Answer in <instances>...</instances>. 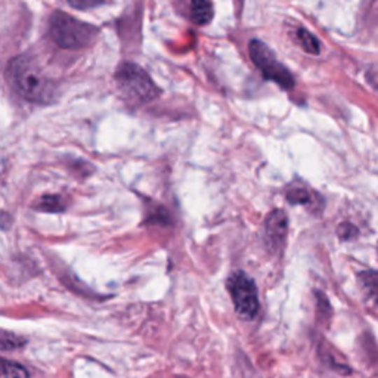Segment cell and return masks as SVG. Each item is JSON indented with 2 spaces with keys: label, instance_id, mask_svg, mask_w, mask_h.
<instances>
[{
  "label": "cell",
  "instance_id": "cell-1",
  "mask_svg": "<svg viewBox=\"0 0 378 378\" xmlns=\"http://www.w3.org/2000/svg\"><path fill=\"white\" fill-rule=\"evenodd\" d=\"M10 83L22 98L30 102H49L53 88L48 77L30 57H17L9 62Z\"/></svg>",
  "mask_w": 378,
  "mask_h": 378
},
{
  "label": "cell",
  "instance_id": "cell-2",
  "mask_svg": "<svg viewBox=\"0 0 378 378\" xmlns=\"http://www.w3.org/2000/svg\"><path fill=\"white\" fill-rule=\"evenodd\" d=\"M97 34V27L78 21L65 12H55L49 21L50 38L65 50H80L90 46Z\"/></svg>",
  "mask_w": 378,
  "mask_h": 378
},
{
  "label": "cell",
  "instance_id": "cell-3",
  "mask_svg": "<svg viewBox=\"0 0 378 378\" xmlns=\"http://www.w3.org/2000/svg\"><path fill=\"white\" fill-rule=\"evenodd\" d=\"M115 83L121 94L130 102L146 104L158 98L160 89L151 77L136 64H123L115 71Z\"/></svg>",
  "mask_w": 378,
  "mask_h": 378
},
{
  "label": "cell",
  "instance_id": "cell-4",
  "mask_svg": "<svg viewBox=\"0 0 378 378\" xmlns=\"http://www.w3.org/2000/svg\"><path fill=\"white\" fill-rule=\"evenodd\" d=\"M250 58L255 64V66L262 71L263 77L267 80H272L282 89H293L294 88V78L291 73L275 57V53L269 49L260 40H251L248 43Z\"/></svg>",
  "mask_w": 378,
  "mask_h": 378
},
{
  "label": "cell",
  "instance_id": "cell-5",
  "mask_svg": "<svg viewBox=\"0 0 378 378\" xmlns=\"http://www.w3.org/2000/svg\"><path fill=\"white\" fill-rule=\"evenodd\" d=\"M227 291L231 294L235 310L244 319H251L259 312V297L254 281L244 272H235L227 279Z\"/></svg>",
  "mask_w": 378,
  "mask_h": 378
},
{
  "label": "cell",
  "instance_id": "cell-6",
  "mask_svg": "<svg viewBox=\"0 0 378 378\" xmlns=\"http://www.w3.org/2000/svg\"><path fill=\"white\" fill-rule=\"evenodd\" d=\"M265 231L269 247L272 250H278L279 247H282L288 231L287 214L282 210H274L272 213H269L265 223Z\"/></svg>",
  "mask_w": 378,
  "mask_h": 378
},
{
  "label": "cell",
  "instance_id": "cell-7",
  "mask_svg": "<svg viewBox=\"0 0 378 378\" xmlns=\"http://www.w3.org/2000/svg\"><path fill=\"white\" fill-rule=\"evenodd\" d=\"M213 13L210 0H191V20L197 25H207L213 20Z\"/></svg>",
  "mask_w": 378,
  "mask_h": 378
},
{
  "label": "cell",
  "instance_id": "cell-8",
  "mask_svg": "<svg viewBox=\"0 0 378 378\" xmlns=\"http://www.w3.org/2000/svg\"><path fill=\"white\" fill-rule=\"evenodd\" d=\"M360 287L368 299L378 306V272L377 271H365L358 275Z\"/></svg>",
  "mask_w": 378,
  "mask_h": 378
},
{
  "label": "cell",
  "instance_id": "cell-9",
  "mask_svg": "<svg viewBox=\"0 0 378 378\" xmlns=\"http://www.w3.org/2000/svg\"><path fill=\"white\" fill-rule=\"evenodd\" d=\"M297 37H299L303 49L307 53H310V55H319V53H321V45L318 42V38L312 33H309L304 29H300L299 31H297Z\"/></svg>",
  "mask_w": 378,
  "mask_h": 378
},
{
  "label": "cell",
  "instance_id": "cell-10",
  "mask_svg": "<svg viewBox=\"0 0 378 378\" xmlns=\"http://www.w3.org/2000/svg\"><path fill=\"white\" fill-rule=\"evenodd\" d=\"M287 200L291 202V204H310L314 201V194L309 191L306 188L302 186H295L291 191L287 194Z\"/></svg>",
  "mask_w": 378,
  "mask_h": 378
},
{
  "label": "cell",
  "instance_id": "cell-11",
  "mask_svg": "<svg viewBox=\"0 0 378 378\" xmlns=\"http://www.w3.org/2000/svg\"><path fill=\"white\" fill-rule=\"evenodd\" d=\"M34 209L42 210V211L55 213V211H62L65 207H64V202H62V200L59 197H57V195H45L34 206Z\"/></svg>",
  "mask_w": 378,
  "mask_h": 378
},
{
  "label": "cell",
  "instance_id": "cell-12",
  "mask_svg": "<svg viewBox=\"0 0 378 378\" xmlns=\"http://www.w3.org/2000/svg\"><path fill=\"white\" fill-rule=\"evenodd\" d=\"M2 378H29V372L17 362L2 360Z\"/></svg>",
  "mask_w": 378,
  "mask_h": 378
},
{
  "label": "cell",
  "instance_id": "cell-13",
  "mask_svg": "<svg viewBox=\"0 0 378 378\" xmlns=\"http://www.w3.org/2000/svg\"><path fill=\"white\" fill-rule=\"evenodd\" d=\"M24 344V340L17 337L15 334H9L8 331L2 332V350H12L21 347Z\"/></svg>",
  "mask_w": 378,
  "mask_h": 378
},
{
  "label": "cell",
  "instance_id": "cell-14",
  "mask_svg": "<svg viewBox=\"0 0 378 378\" xmlns=\"http://www.w3.org/2000/svg\"><path fill=\"white\" fill-rule=\"evenodd\" d=\"M73 8L76 9H90V8H94V6H99L104 4V0H66Z\"/></svg>",
  "mask_w": 378,
  "mask_h": 378
},
{
  "label": "cell",
  "instance_id": "cell-15",
  "mask_svg": "<svg viewBox=\"0 0 378 378\" xmlns=\"http://www.w3.org/2000/svg\"><path fill=\"white\" fill-rule=\"evenodd\" d=\"M356 234H358V229L350 223H343L339 227V235L342 239H350V238H354Z\"/></svg>",
  "mask_w": 378,
  "mask_h": 378
}]
</instances>
